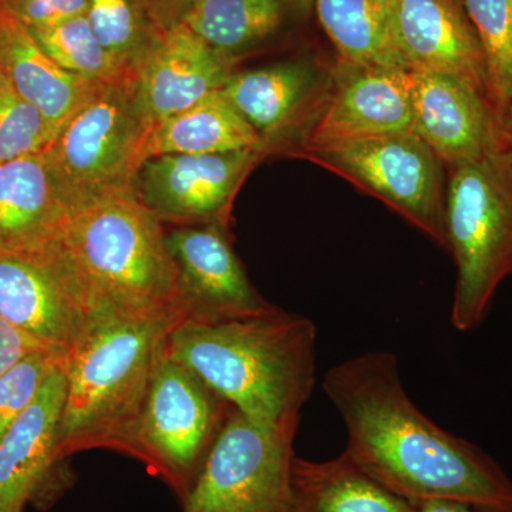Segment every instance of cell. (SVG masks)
Segmentation results:
<instances>
[{
  "instance_id": "obj_1",
  "label": "cell",
  "mask_w": 512,
  "mask_h": 512,
  "mask_svg": "<svg viewBox=\"0 0 512 512\" xmlns=\"http://www.w3.org/2000/svg\"><path fill=\"white\" fill-rule=\"evenodd\" d=\"M323 390L346 424L345 453L392 493L512 512V480L470 441L430 420L404 390L399 362L370 352L333 366Z\"/></svg>"
},
{
  "instance_id": "obj_2",
  "label": "cell",
  "mask_w": 512,
  "mask_h": 512,
  "mask_svg": "<svg viewBox=\"0 0 512 512\" xmlns=\"http://www.w3.org/2000/svg\"><path fill=\"white\" fill-rule=\"evenodd\" d=\"M315 323L278 309L221 323L183 322L167 350L256 426L296 436L316 382Z\"/></svg>"
},
{
  "instance_id": "obj_3",
  "label": "cell",
  "mask_w": 512,
  "mask_h": 512,
  "mask_svg": "<svg viewBox=\"0 0 512 512\" xmlns=\"http://www.w3.org/2000/svg\"><path fill=\"white\" fill-rule=\"evenodd\" d=\"M183 322L181 308L106 315L67 352L57 463L93 448L116 450L143 406L168 336Z\"/></svg>"
},
{
  "instance_id": "obj_4",
  "label": "cell",
  "mask_w": 512,
  "mask_h": 512,
  "mask_svg": "<svg viewBox=\"0 0 512 512\" xmlns=\"http://www.w3.org/2000/svg\"><path fill=\"white\" fill-rule=\"evenodd\" d=\"M62 244L104 315L185 311L167 234L136 188L74 208Z\"/></svg>"
},
{
  "instance_id": "obj_5",
  "label": "cell",
  "mask_w": 512,
  "mask_h": 512,
  "mask_svg": "<svg viewBox=\"0 0 512 512\" xmlns=\"http://www.w3.org/2000/svg\"><path fill=\"white\" fill-rule=\"evenodd\" d=\"M446 235L457 268L451 325L470 332L512 275V146L505 131L503 143L480 160L448 170Z\"/></svg>"
},
{
  "instance_id": "obj_6",
  "label": "cell",
  "mask_w": 512,
  "mask_h": 512,
  "mask_svg": "<svg viewBox=\"0 0 512 512\" xmlns=\"http://www.w3.org/2000/svg\"><path fill=\"white\" fill-rule=\"evenodd\" d=\"M153 127L137 96V70L100 83L53 138L46 157L73 210L134 188Z\"/></svg>"
},
{
  "instance_id": "obj_7",
  "label": "cell",
  "mask_w": 512,
  "mask_h": 512,
  "mask_svg": "<svg viewBox=\"0 0 512 512\" xmlns=\"http://www.w3.org/2000/svg\"><path fill=\"white\" fill-rule=\"evenodd\" d=\"M232 409L165 345L143 406L116 451L141 461L183 503Z\"/></svg>"
},
{
  "instance_id": "obj_8",
  "label": "cell",
  "mask_w": 512,
  "mask_h": 512,
  "mask_svg": "<svg viewBox=\"0 0 512 512\" xmlns=\"http://www.w3.org/2000/svg\"><path fill=\"white\" fill-rule=\"evenodd\" d=\"M305 157L372 192L447 249L444 165L413 131L305 147Z\"/></svg>"
},
{
  "instance_id": "obj_9",
  "label": "cell",
  "mask_w": 512,
  "mask_h": 512,
  "mask_svg": "<svg viewBox=\"0 0 512 512\" xmlns=\"http://www.w3.org/2000/svg\"><path fill=\"white\" fill-rule=\"evenodd\" d=\"M293 440L232 409L184 498L183 512H293Z\"/></svg>"
},
{
  "instance_id": "obj_10",
  "label": "cell",
  "mask_w": 512,
  "mask_h": 512,
  "mask_svg": "<svg viewBox=\"0 0 512 512\" xmlns=\"http://www.w3.org/2000/svg\"><path fill=\"white\" fill-rule=\"evenodd\" d=\"M0 316L43 345L69 352L106 315L60 241L0 247Z\"/></svg>"
},
{
  "instance_id": "obj_11",
  "label": "cell",
  "mask_w": 512,
  "mask_h": 512,
  "mask_svg": "<svg viewBox=\"0 0 512 512\" xmlns=\"http://www.w3.org/2000/svg\"><path fill=\"white\" fill-rule=\"evenodd\" d=\"M167 247L180 274L187 322H231L278 311L249 282L220 224L174 229Z\"/></svg>"
},
{
  "instance_id": "obj_12",
  "label": "cell",
  "mask_w": 512,
  "mask_h": 512,
  "mask_svg": "<svg viewBox=\"0 0 512 512\" xmlns=\"http://www.w3.org/2000/svg\"><path fill=\"white\" fill-rule=\"evenodd\" d=\"M390 23L407 70L454 77L493 101L483 46L463 0H390Z\"/></svg>"
},
{
  "instance_id": "obj_13",
  "label": "cell",
  "mask_w": 512,
  "mask_h": 512,
  "mask_svg": "<svg viewBox=\"0 0 512 512\" xmlns=\"http://www.w3.org/2000/svg\"><path fill=\"white\" fill-rule=\"evenodd\" d=\"M413 133L444 167L480 160L504 140L493 101L454 77L410 70Z\"/></svg>"
},
{
  "instance_id": "obj_14",
  "label": "cell",
  "mask_w": 512,
  "mask_h": 512,
  "mask_svg": "<svg viewBox=\"0 0 512 512\" xmlns=\"http://www.w3.org/2000/svg\"><path fill=\"white\" fill-rule=\"evenodd\" d=\"M305 147L413 131L410 70L336 64Z\"/></svg>"
},
{
  "instance_id": "obj_15",
  "label": "cell",
  "mask_w": 512,
  "mask_h": 512,
  "mask_svg": "<svg viewBox=\"0 0 512 512\" xmlns=\"http://www.w3.org/2000/svg\"><path fill=\"white\" fill-rule=\"evenodd\" d=\"M234 57L205 43L183 22L161 32L137 67V96L151 127L183 113L222 89Z\"/></svg>"
},
{
  "instance_id": "obj_16",
  "label": "cell",
  "mask_w": 512,
  "mask_h": 512,
  "mask_svg": "<svg viewBox=\"0 0 512 512\" xmlns=\"http://www.w3.org/2000/svg\"><path fill=\"white\" fill-rule=\"evenodd\" d=\"M254 157L252 150L151 157L134 188L160 220H211L227 208Z\"/></svg>"
},
{
  "instance_id": "obj_17",
  "label": "cell",
  "mask_w": 512,
  "mask_h": 512,
  "mask_svg": "<svg viewBox=\"0 0 512 512\" xmlns=\"http://www.w3.org/2000/svg\"><path fill=\"white\" fill-rule=\"evenodd\" d=\"M66 402V362L0 439V512H23L57 466L56 444Z\"/></svg>"
},
{
  "instance_id": "obj_18",
  "label": "cell",
  "mask_w": 512,
  "mask_h": 512,
  "mask_svg": "<svg viewBox=\"0 0 512 512\" xmlns=\"http://www.w3.org/2000/svg\"><path fill=\"white\" fill-rule=\"evenodd\" d=\"M72 212L46 151L0 163V247L56 244L62 241Z\"/></svg>"
},
{
  "instance_id": "obj_19",
  "label": "cell",
  "mask_w": 512,
  "mask_h": 512,
  "mask_svg": "<svg viewBox=\"0 0 512 512\" xmlns=\"http://www.w3.org/2000/svg\"><path fill=\"white\" fill-rule=\"evenodd\" d=\"M0 66L13 89L42 113L56 133L100 84L59 66L30 30L2 9Z\"/></svg>"
},
{
  "instance_id": "obj_20",
  "label": "cell",
  "mask_w": 512,
  "mask_h": 512,
  "mask_svg": "<svg viewBox=\"0 0 512 512\" xmlns=\"http://www.w3.org/2000/svg\"><path fill=\"white\" fill-rule=\"evenodd\" d=\"M293 512H417V503L387 490L343 451L325 461H292Z\"/></svg>"
},
{
  "instance_id": "obj_21",
  "label": "cell",
  "mask_w": 512,
  "mask_h": 512,
  "mask_svg": "<svg viewBox=\"0 0 512 512\" xmlns=\"http://www.w3.org/2000/svg\"><path fill=\"white\" fill-rule=\"evenodd\" d=\"M319 87V73L311 63L286 62L232 73L221 92L264 140L308 109Z\"/></svg>"
},
{
  "instance_id": "obj_22",
  "label": "cell",
  "mask_w": 512,
  "mask_h": 512,
  "mask_svg": "<svg viewBox=\"0 0 512 512\" xmlns=\"http://www.w3.org/2000/svg\"><path fill=\"white\" fill-rule=\"evenodd\" d=\"M313 0H192L181 22L205 43L232 56L261 45Z\"/></svg>"
},
{
  "instance_id": "obj_23",
  "label": "cell",
  "mask_w": 512,
  "mask_h": 512,
  "mask_svg": "<svg viewBox=\"0 0 512 512\" xmlns=\"http://www.w3.org/2000/svg\"><path fill=\"white\" fill-rule=\"evenodd\" d=\"M262 137L222 94L211 93L197 104L158 124L151 133L148 158L164 154H224L256 151Z\"/></svg>"
},
{
  "instance_id": "obj_24",
  "label": "cell",
  "mask_w": 512,
  "mask_h": 512,
  "mask_svg": "<svg viewBox=\"0 0 512 512\" xmlns=\"http://www.w3.org/2000/svg\"><path fill=\"white\" fill-rule=\"evenodd\" d=\"M342 66L406 69L390 23V0H313Z\"/></svg>"
},
{
  "instance_id": "obj_25",
  "label": "cell",
  "mask_w": 512,
  "mask_h": 512,
  "mask_svg": "<svg viewBox=\"0 0 512 512\" xmlns=\"http://www.w3.org/2000/svg\"><path fill=\"white\" fill-rule=\"evenodd\" d=\"M86 18L100 45L127 69L138 64L165 29L144 0H89Z\"/></svg>"
},
{
  "instance_id": "obj_26",
  "label": "cell",
  "mask_w": 512,
  "mask_h": 512,
  "mask_svg": "<svg viewBox=\"0 0 512 512\" xmlns=\"http://www.w3.org/2000/svg\"><path fill=\"white\" fill-rule=\"evenodd\" d=\"M30 33L59 66L89 82H110L134 72L100 45L86 15L49 28L30 30Z\"/></svg>"
},
{
  "instance_id": "obj_27",
  "label": "cell",
  "mask_w": 512,
  "mask_h": 512,
  "mask_svg": "<svg viewBox=\"0 0 512 512\" xmlns=\"http://www.w3.org/2000/svg\"><path fill=\"white\" fill-rule=\"evenodd\" d=\"M487 62L495 107L512 106V0H463Z\"/></svg>"
},
{
  "instance_id": "obj_28",
  "label": "cell",
  "mask_w": 512,
  "mask_h": 512,
  "mask_svg": "<svg viewBox=\"0 0 512 512\" xmlns=\"http://www.w3.org/2000/svg\"><path fill=\"white\" fill-rule=\"evenodd\" d=\"M56 130L0 74V163L43 153Z\"/></svg>"
},
{
  "instance_id": "obj_29",
  "label": "cell",
  "mask_w": 512,
  "mask_h": 512,
  "mask_svg": "<svg viewBox=\"0 0 512 512\" xmlns=\"http://www.w3.org/2000/svg\"><path fill=\"white\" fill-rule=\"evenodd\" d=\"M67 352L39 350L0 376V439L36 399L47 379L66 362Z\"/></svg>"
},
{
  "instance_id": "obj_30",
  "label": "cell",
  "mask_w": 512,
  "mask_h": 512,
  "mask_svg": "<svg viewBox=\"0 0 512 512\" xmlns=\"http://www.w3.org/2000/svg\"><path fill=\"white\" fill-rule=\"evenodd\" d=\"M89 0H0V9L29 30L49 28L86 15Z\"/></svg>"
},
{
  "instance_id": "obj_31",
  "label": "cell",
  "mask_w": 512,
  "mask_h": 512,
  "mask_svg": "<svg viewBox=\"0 0 512 512\" xmlns=\"http://www.w3.org/2000/svg\"><path fill=\"white\" fill-rule=\"evenodd\" d=\"M46 349L53 348L43 345L0 316V376L5 375L10 367L15 366L26 356Z\"/></svg>"
},
{
  "instance_id": "obj_32",
  "label": "cell",
  "mask_w": 512,
  "mask_h": 512,
  "mask_svg": "<svg viewBox=\"0 0 512 512\" xmlns=\"http://www.w3.org/2000/svg\"><path fill=\"white\" fill-rule=\"evenodd\" d=\"M191 2L192 0H154V3H156V8L154 9H156L157 15L160 16V23L161 18L167 16V18H170V26H173L175 23H178L177 20H175V16H178L181 22L185 10L188 9ZM161 25H164V19Z\"/></svg>"
},
{
  "instance_id": "obj_33",
  "label": "cell",
  "mask_w": 512,
  "mask_h": 512,
  "mask_svg": "<svg viewBox=\"0 0 512 512\" xmlns=\"http://www.w3.org/2000/svg\"><path fill=\"white\" fill-rule=\"evenodd\" d=\"M417 512H480L470 505L453 501H424L417 505Z\"/></svg>"
},
{
  "instance_id": "obj_34",
  "label": "cell",
  "mask_w": 512,
  "mask_h": 512,
  "mask_svg": "<svg viewBox=\"0 0 512 512\" xmlns=\"http://www.w3.org/2000/svg\"><path fill=\"white\" fill-rule=\"evenodd\" d=\"M501 120H503L505 136H507L512 146V111L510 109L501 111Z\"/></svg>"
},
{
  "instance_id": "obj_35",
  "label": "cell",
  "mask_w": 512,
  "mask_h": 512,
  "mask_svg": "<svg viewBox=\"0 0 512 512\" xmlns=\"http://www.w3.org/2000/svg\"><path fill=\"white\" fill-rule=\"evenodd\" d=\"M505 109H510V110L512 111V106H510V107H505Z\"/></svg>"
},
{
  "instance_id": "obj_36",
  "label": "cell",
  "mask_w": 512,
  "mask_h": 512,
  "mask_svg": "<svg viewBox=\"0 0 512 512\" xmlns=\"http://www.w3.org/2000/svg\"><path fill=\"white\" fill-rule=\"evenodd\" d=\"M0 74H2V66H0Z\"/></svg>"
}]
</instances>
